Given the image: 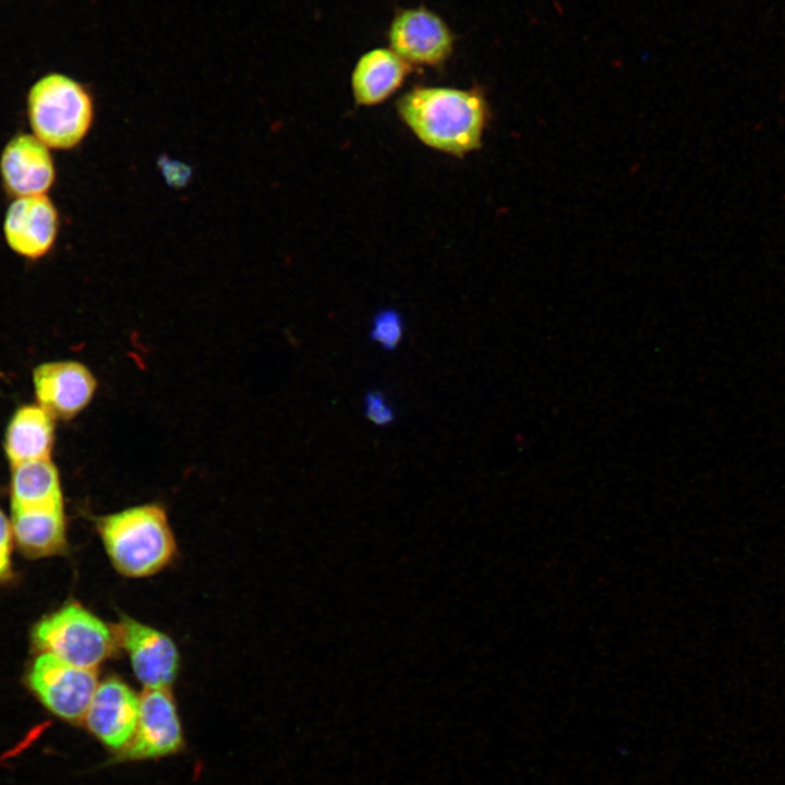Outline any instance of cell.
<instances>
[{"label":"cell","mask_w":785,"mask_h":785,"mask_svg":"<svg viewBox=\"0 0 785 785\" xmlns=\"http://www.w3.org/2000/svg\"><path fill=\"white\" fill-rule=\"evenodd\" d=\"M11 528L13 539L27 557L58 555L67 547L62 506L12 509Z\"/></svg>","instance_id":"5bb4252c"},{"label":"cell","mask_w":785,"mask_h":785,"mask_svg":"<svg viewBox=\"0 0 785 785\" xmlns=\"http://www.w3.org/2000/svg\"><path fill=\"white\" fill-rule=\"evenodd\" d=\"M411 65L390 48L365 52L355 63L351 88L355 102L374 106L386 100L404 82Z\"/></svg>","instance_id":"4fadbf2b"},{"label":"cell","mask_w":785,"mask_h":785,"mask_svg":"<svg viewBox=\"0 0 785 785\" xmlns=\"http://www.w3.org/2000/svg\"><path fill=\"white\" fill-rule=\"evenodd\" d=\"M366 418L375 425L386 426L394 422L395 410L381 391H369L364 400Z\"/></svg>","instance_id":"ac0fdd59"},{"label":"cell","mask_w":785,"mask_h":785,"mask_svg":"<svg viewBox=\"0 0 785 785\" xmlns=\"http://www.w3.org/2000/svg\"><path fill=\"white\" fill-rule=\"evenodd\" d=\"M10 488L12 509L62 506L59 473L50 458L13 464Z\"/></svg>","instance_id":"2e32d148"},{"label":"cell","mask_w":785,"mask_h":785,"mask_svg":"<svg viewBox=\"0 0 785 785\" xmlns=\"http://www.w3.org/2000/svg\"><path fill=\"white\" fill-rule=\"evenodd\" d=\"M113 633L145 688L170 687L178 672L179 653L167 635L128 616H121Z\"/></svg>","instance_id":"9c48e42d"},{"label":"cell","mask_w":785,"mask_h":785,"mask_svg":"<svg viewBox=\"0 0 785 785\" xmlns=\"http://www.w3.org/2000/svg\"><path fill=\"white\" fill-rule=\"evenodd\" d=\"M397 110L422 143L456 156L481 146L488 113L479 90L449 87H415L399 98Z\"/></svg>","instance_id":"6da1fadb"},{"label":"cell","mask_w":785,"mask_h":785,"mask_svg":"<svg viewBox=\"0 0 785 785\" xmlns=\"http://www.w3.org/2000/svg\"><path fill=\"white\" fill-rule=\"evenodd\" d=\"M388 43L409 65L438 67L452 52L454 35L439 15L418 7L395 15L388 29Z\"/></svg>","instance_id":"52a82bcc"},{"label":"cell","mask_w":785,"mask_h":785,"mask_svg":"<svg viewBox=\"0 0 785 785\" xmlns=\"http://www.w3.org/2000/svg\"><path fill=\"white\" fill-rule=\"evenodd\" d=\"M98 684L96 669L71 665L49 653H40L27 674V685L38 700L71 723L84 722Z\"/></svg>","instance_id":"5b68a950"},{"label":"cell","mask_w":785,"mask_h":785,"mask_svg":"<svg viewBox=\"0 0 785 785\" xmlns=\"http://www.w3.org/2000/svg\"><path fill=\"white\" fill-rule=\"evenodd\" d=\"M183 746L176 703L169 688H145L132 740L117 759L146 760L167 757Z\"/></svg>","instance_id":"8992f818"},{"label":"cell","mask_w":785,"mask_h":785,"mask_svg":"<svg viewBox=\"0 0 785 785\" xmlns=\"http://www.w3.org/2000/svg\"><path fill=\"white\" fill-rule=\"evenodd\" d=\"M33 382L38 403L53 419H70L90 401L96 382L92 373L74 361L38 365Z\"/></svg>","instance_id":"7c38bea8"},{"label":"cell","mask_w":785,"mask_h":785,"mask_svg":"<svg viewBox=\"0 0 785 785\" xmlns=\"http://www.w3.org/2000/svg\"><path fill=\"white\" fill-rule=\"evenodd\" d=\"M403 322L399 313L384 310L372 322L371 338L385 350H395L403 337Z\"/></svg>","instance_id":"e0dca14e"},{"label":"cell","mask_w":785,"mask_h":785,"mask_svg":"<svg viewBox=\"0 0 785 785\" xmlns=\"http://www.w3.org/2000/svg\"><path fill=\"white\" fill-rule=\"evenodd\" d=\"M97 529L114 568L128 577L159 571L176 551L166 514L155 505L102 517L97 521Z\"/></svg>","instance_id":"7a4b0ae2"},{"label":"cell","mask_w":785,"mask_h":785,"mask_svg":"<svg viewBox=\"0 0 785 785\" xmlns=\"http://www.w3.org/2000/svg\"><path fill=\"white\" fill-rule=\"evenodd\" d=\"M32 133L50 149H72L86 137L94 120V100L81 82L60 72L37 78L26 95Z\"/></svg>","instance_id":"3957f363"},{"label":"cell","mask_w":785,"mask_h":785,"mask_svg":"<svg viewBox=\"0 0 785 785\" xmlns=\"http://www.w3.org/2000/svg\"><path fill=\"white\" fill-rule=\"evenodd\" d=\"M0 179L12 197L46 194L56 180L50 148L33 133H17L0 154Z\"/></svg>","instance_id":"30bf717a"},{"label":"cell","mask_w":785,"mask_h":785,"mask_svg":"<svg viewBox=\"0 0 785 785\" xmlns=\"http://www.w3.org/2000/svg\"><path fill=\"white\" fill-rule=\"evenodd\" d=\"M53 418L39 404L19 408L4 435V451L11 466L50 458L53 447Z\"/></svg>","instance_id":"9a60e30c"},{"label":"cell","mask_w":785,"mask_h":785,"mask_svg":"<svg viewBox=\"0 0 785 785\" xmlns=\"http://www.w3.org/2000/svg\"><path fill=\"white\" fill-rule=\"evenodd\" d=\"M140 697L123 681L108 678L99 683L84 722L108 749L120 753L136 729Z\"/></svg>","instance_id":"8fae6325"},{"label":"cell","mask_w":785,"mask_h":785,"mask_svg":"<svg viewBox=\"0 0 785 785\" xmlns=\"http://www.w3.org/2000/svg\"><path fill=\"white\" fill-rule=\"evenodd\" d=\"M12 539L11 522L0 508V582L8 580L12 575Z\"/></svg>","instance_id":"d6986e66"},{"label":"cell","mask_w":785,"mask_h":785,"mask_svg":"<svg viewBox=\"0 0 785 785\" xmlns=\"http://www.w3.org/2000/svg\"><path fill=\"white\" fill-rule=\"evenodd\" d=\"M59 227L56 205L47 194H40L13 198L5 210L2 231L12 252L35 261L52 250Z\"/></svg>","instance_id":"ba28073f"},{"label":"cell","mask_w":785,"mask_h":785,"mask_svg":"<svg viewBox=\"0 0 785 785\" xmlns=\"http://www.w3.org/2000/svg\"><path fill=\"white\" fill-rule=\"evenodd\" d=\"M34 647L71 665L96 669L117 643L113 630L80 604H67L38 621Z\"/></svg>","instance_id":"277c9868"}]
</instances>
